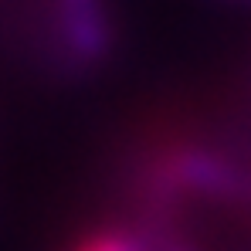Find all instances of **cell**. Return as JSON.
<instances>
[{
    "label": "cell",
    "instance_id": "6da1fadb",
    "mask_svg": "<svg viewBox=\"0 0 251 251\" xmlns=\"http://www.w3.org/2000/svg\"><path fill=\"white\" fill-rule=\"evenodd\" d=\"M75 251H143V248L132 238L119 234V231H105V234H95V238L82 241Z\"/></svg>",
    "mask_w": 251,
    "mask_h": 251
}]
</instances>
